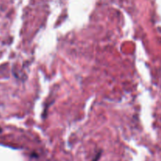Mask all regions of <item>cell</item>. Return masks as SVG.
Instances as JSON below:
<instances>
[{
	"label": "cell",
	"instance_id": "1",
	"mask_svg": "<svg viewBox=\"0 0 161 161\" xmlns=\"http://www.w3.org/2000/svg\"><path fill=\"white\" fill-rule=\"evenodd\" d=\"M2 131V130H1V129H0V132H1Z\"/></svg>",
	"mask_w": 161,
	"mask_h": 161
}]
</instances>
